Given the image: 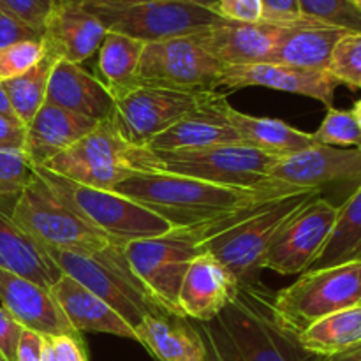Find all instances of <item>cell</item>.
Here are the masks:
<instances>
[{
  "mask_svg": "<svg viewBox=\"0 0 361 361\" xmlns=\"http://www.w3.org/2000/svg\"><path fill=\"white\" fill-rule=\"evenodd\" d=\"M298 190L302 189L275 180L254 187H228L166 171H130L113 187V192L136 201L173 228L214 221Z\"/></svg>",
  "mask_w": 361,
  "mask_h": 361,
  "instance_id": "6da1fadb",
  "label": "cell"
},
{
  "mask_svg": "<svg viewBox=\"0 0 361 361\" xmlns=\"http://www.w3.org/2000/svg\"><path fill=\"white\" fill-rule=\"evenodd\" d=\"M212 361H316L274 314V293L259 282L236 286L228 305L194 324Z\"/></svg>",
  "mask_w": 361,
  "mask_h": 361,
  "instance_id": "7a4b0ae2",
  "label": "cell"
},
{
  "mask_svg": "<svg viewBox=\"0 0 361 361\" xmlns=\"http://www.w3.org/2000/svg\"><path fill=\"white\" fill-rule=\"evenodd\" d=\"M277 161V157L238 143L173 152L133 147L127 162L133 171H166L219 185L254 187L267 182Z\"/></svg>",
  "mask_w": 361,
  "mask_h": 361,
  "instance_id": "3957f363",
  "label": "cell"
},
{
  "mask_svg": "<svg viewBox=\"0 0 361 361\" xmlns=\"http://www.w3.org/2000/svg\"><path fill=\"white\" fill-rule=\"evenodd\" d=\"M317 196H321V190L302 189L277 197L238 224L200 243V254L214 256L231 275L236 286L257 282V274L263 270L264 256L277 233L296 212Z\"/></svg>",
  "mask_w": 361,
  "mask_h": 361,
  "instance_id": "277c9868",
  "label": "cell"
},
{
  "mask_svg": "<svg viewBox=\"0 0 361 361\" xmlns=\"http://www.w3.org/2000/svg\"><path fill=\"white\" fill-rule=\"evenodd\" d=\"M44 250L63 275L73 277L104 300L133 328L147 316L171 314L137 281L123 256V245H113L104 252L90 256L48 247Z\"/></svg>",
  "mask_w": 361,
  "mask_h": 361,
  "instance_id": "5b68a950",
  "label": "cell"
},
{
  "mask_svg": "<svg viewBox=\"0 0 361 361\" xmlns=\"http://www.w3.org/2000/svg\"><path fill=\"white\" fill-rule=\"evenodd\" d=\"M35 173L74 214L118 245L164 235L173 229L168 221L122 194L81 185L41 166H35Z\"/></svg>",
  "mask_w": 361,
  "mask_h": 361,
  "instance_id": "8992f818",
  "label": "cell"
},
{
  "mask_svg": "<svg viewBox=\"0 0 361 361\" xmlns=\"http://www.w3.org/2000/svg\"><path fill=\"white\" fill-rule=\"evenodd\" d=\"M356 305H361V259L307 270L274 293L275 319L296 337L316 321Z\"/></svg>",
  "mask_w": 361,
  "mask_h": 361,
  "instance_id": "52a82bcc",
  "label": "cell"
},
{
  "mask_svg": "<svg viewBox=\"0 0 361 361\" xmlns=\"http://www.w3.org/2000/svg\"><path fill=\"white\" fill-rule=\"evenodd\" d=\"M204 240H208L207 222H201L126 243L123 256L145 289L168 312L182 316L178 309L180 286Z\"/></svg>",
  "mask_w": 361,
  "mask_h": 361,
  "instance_id": "ba28073f",
  "label": "cell"
},
{
  "mask_svg": "<svg viewBox=\"0 0 361 361\" xmlns=\"http://www.w3.org/2000/svg\"><path fill=\"white\" fill-rule=\"evenodd\" d=\"M11 217L39 245L48 249L90 256L118 245L74 214L37 173L34 182L16 197Z\"/></svg>",
  "mask_w": 361,
  "mask_h": 361,
  "instance_id": "9c48e42d",
  "label": "cell"
},
{
  "mask_svg": "<svg viewBox=\"0 0 361 361\" xmlns=\"http://www.w3.org/2000/svg\"><path fill=\"white\" fill-rule=\"evenodd\" d=\"M83 7L101 21L106 32L129 35L143 42L189 37L224 21L214 4L197 0H157L122 7Z\"/></svg>",
  "mask_w": 361,
  "mask_h": 361,
  "instance_id": "30bf717a",
  "label": "cell"
},
{
  "mask_svg": "<svg viewBox=\"0 0 361 361\" xmlns=\"http://www.w3.org/2000/svg\"><path fill=\"white\" fill-rule=\"evenodd\" d=\"M130 148L111 116L97 122L90 133L41 168L81 185L113 190L123 176L133 171L127 162Z\"/></svg>",
  "mask_w": 361,
  "mask_h": 361,
  "instance_id": "8fae6325",
  "label": "cell"
},
{
  "mask_svg": "<svg viewBox=\"0 0 361 361\" xmlns=\"http://www.w3.org/2000/svg\"><path fill=\"white\" fill-rule=\"evenodd\" d=\"M222 63L194 35L145 42L137 66V85L182 92H212L219 87Z\"/></svg>",
  "mask_w": 361,
  "mask_h": 361,
  "instance_id": "7c38bea8",
  "label": "cell"
},
{
  "mask_svg": "<svg viewBox=\"0 0 361 361\" xmlns=\"http://www.w3.org/2000/svg\"><path fill=\"white\" fill-rule=\"evenodd\" d=\"M207 94L140 85L115 99L113 122L130 147H147L155 136L192 113Z\"/></svg>",
  "mask_w": 361,
  "mask_h": 361,
  "instance_id": "4fadbf2b",
  "label": "cell"
},
{
  "mask_svg": "<svg viewBox=\"0 0 361 361\" xmlns=\"http://www.w3.org/2000/svg\"><path fill=\"white\" fill-rule=\"evenodd\" d=\"M338 207L324 197H314L281 228L263 261V270L281 275L303 274L326 243Z\"/></svg>",
  "mask_w": 361,
  "mask_h": 361,
  "instance_id": "5bb4252c",
  "label": "cell"
},
{
  "mask_svg": "<svg viewBox=\"0 0 361 361\" xmlns=\"http://www.w3.org/2000/svg\"><path fill=\"white\" fill-rule=\"evenodd\" d=\"M268 180L298 189H317L334 183H361V148L312 145L275 162Z\"/></svg>",
  "mask_w": 361,
  "mask_h": 361,
  "instance_id": "9a60e30c",
  "label": "cell"
},
{
  "mask_svg": "<svg viewBox=\"0 0 361 361\" xmlns=\"http://www.w3.org/2000/svg\"><path fill=\"white\" fill-rule=\"evenodd\" d=\"M338 81L328 71H309L281 63H249V66H222L219 87L243 88L264 87L298 94L334 108Z\"/></svg>",
  "mask_w": 361,
  "mask_h": 361,
  "instance_id": "2e32d148",
  "label": "cell"
},
{
  "mask_svg": "<svg viewBox=\"0 0 361 361\" xmlns=\"http://www.w3.org/2000/svg\"><path fill=\"white\" fill-rule=\"evenodd\" d=\"M288 28L264 21L242 23L224 20L194 37L222 66H249L268 62Z\"/></svg>",
  "mask_w": 361,
  "mask_h": 361,
  "instance_id": "e0dca14e",
  "label": "cell"
},
{
  "mask_svg": "<svg viewBox=\"0 0 361 361\" xmlns=\"http://www.w3.org/2000/svg\"><path fill=\"white\" fill-rule=\"evenodd\" d=\"M0 303L23 328L44 337H81L67 321L49 289L0 267Z\"/></svg>",
  "mask_w": 361,
  "mask_h": 361,
  "instance_id": "ac0fdd59",
  "label": "cell"
},
{
  "mask_svg": "<svg viewBox=\"0 0 361 361\" xmlns=\"http://www.w3.org/2000/svg\"><path fill=\"white\" fill-rule=\"evenodd\" d=\"M228 99L215 90L208 92L200 106L155 136L147 148L150 150L173 152L194 150V148L219 147V145H238V134L235 133L226 116Z\"/></svg>",
  "mask_w": 361,
  "mask_h": 361,
  "instance_id": "d6986e66",
  "label": "cell"
},
{
  "mask_svg": "<svg viewBox=\"0 0 361 361\" xmlns=\"http://www.w3.org/2000/svg\"><path fill=\"white\" fill-rule=\"evenodd\" d=\"M46 102L76 115L102 122L115 113V97L104 81L97 80L81 63L56 60L48 81Z\"/></svg>",
  "mask_w": 361,
  "mask_h": 361,
  "instance_id": "ffe728a7",
  "label": "cell"
},
{
  "mask_svg": "<svg viewBox=\"0 0 361 361\" xmlns=\"http://www.w3.org/2000/svg\"><path fill=\"white\" fill-rule=\"evenodd\" d=\"M235 289L236 282L214 256L197 254L180 286V314L196 323L214 319L233 298Z\"/></svg>",
  "mask_w": 361,
  "mask_h": 361,
  "instance_id": "44dd1931",
  "label": "cell"
},
{
  "mask_svg": "<svg viewBox=\"0 0 361 361\" xmlns=\"http://www.w3.org/2000/svg\"><path fill=\"white\" fill-rule=\"evenodd\" d=\"M106 28L101 21L73 0H60L44 27L46 49L59 60L81 63L101 48Z\"/></svg>",
  "mask_w": 361,
  "mask_h": 361,
  "instance_id": "7402d4cb",
  "label": "cell"
},
{
  "mask_svg": "<svg viewBox=\"0 0 361 361\" xmlns=\"http://www.w3.org/2000/svg\"><path fill=\"white\" fill-rule=\"evenodd\" d=\"M49 293L78 334L94 331L136 341L134 328L113 307L69 275H62Z\"/></svg>",
  "mask_w": 361,
  "mask_h": 361,
  "instance_id": "603a6c76",
  "label": "cell"
},
{
  "mask_svg": "<svg viewBox=\"0 0 361 361\" xmlns=\"http://www.w3.org/2000/svg\"><path fill=\"white\" fill-rule=\"evenodd\" d=\"M97 126L95 120L44 102L25 126L23 152L34 166H44Z\"/></svg>",
  "mask_w": 361,
  "mask_h": 361,
  "instance_id": "cb8c5ba5",
  "label": "cell"
},
{
  "mask_svg": "<svg viewBox=\"0 0 361 361\" xmlns=\"http://www.w3.org/2000/svg\"><path fill=\"white\" fill-rule=\"evenodd\" d=\"M348 32L345 28L309 18L303 23L288 28L281 42L275 46L268 63L309 71H328L335 46Z\"/></svg>",
  "mask_w": 361,
  "mask_h": 361,
  "instance_id": "d4e9b609",
  "label": "cell"
},
{
  "mask_svg": "<svg viewBox=\"0 0 361 361\" xmlns=\"http://www.w3.org/2000/svg\"><path fill=\"white\" fill-rule=\"evenodd\" d=\"M140 342L157 361H207V348L187 317L159 314L143 317L134 328Z\"/></svg>",
  "mask_w": 361,
  "mask_h": 361,
  "instance_id": "484cf974",
  "label": "cell"
},
{
  "mask_svg": "<svg viewBox=\"0 0 361 361\" xmlns=\"http://www.w3.org/2000/svg\"><path fill=\"white\" fill-rule=\"evenodd\" d=\"M0 267L21 275L41 288L49 289L60 277L62 270L28 233H25L11 214L0 208Z\"/></svg>",
  "mask_w": 361,
  "mask_h": 361,
  "instance_id": "4316f807",
  "label": "cell"
},
{
  "mask_svg": "<svg viewBox=\"0 0 361 361\" xmlns=\"http://www.w3.org/2000/svg\"><path fill=\"white\" fill-rule=\"evenodd\" d=\"M226 116L229 126L238 134L240 143L271 157H288L316 145L312 133L295 129L282 120L247 115L231 104L226 108Z\"/></svg>",
  "mask_w": 361,
  "mask_h": 361,
  "instance_id": "83f0119b",
  "label": "cell"
},
{
  "mask_svg": "<svg viewBox=\"0 0 361 361\" xmlns=\"http://www.w3.org/2000/svg\"><path fill=\"white\" fill-rule=\"evenodd\" d=\"M361 259V183L338 207L337 219L326 243L309 270L337 267Z\"/></svg>",
  "mask_w": 361,
  "mask_h": 361,
  "instance_id": "f1b7e54d",
  "label": "cell"
},
{
  "mask_svg": "<svg viewBox=\"0 0 361 361\" xmlns=\"http://www.w3.org/2000/svg\"><path fill=\"white\" fill-rule=\"evenodd\" d=\"M143 48V41L116 32H106L99 51V71L104 78V85L115 99L140 87L136 73Z\"/></svg>",
  "mask_w": 361,
  "mask_h": 361,
  "instance_id": "f546056e",
  "label": "cell"
},
{
  "mask_svg": "<svg viewBox=\"0 0 361 361\" xmlns=\"http://www.w3.org/2000/svg\"><path fill=\"white\" fill-rule=\"evenodd\" d=\"M305 351L331 356L361 344V305L338 310L316 321L298 335Z\"/></svg>",
  "mask_w": 361,
  "mask_h": 361,
  "instance_id": "4dcf8cb0",
  "label": "cell"
},
{
  "mask_svg": "<svg viewBox=\"0 0 361 361\" xmlns=\"http://www.w3.org/2000/svg\"><path fill=\"white\" fill-rule=\"evenodd\" d=\"M56 60L59 59L46 49V55L42 56V60L37 66H34L30 71L21 74V76L2 81L4 88H6L7 95H9L11 104H13L14 115H16V118L23 126L30 123L35 113L46 102L48 81Z\"/></svg>",
  "mask_w": 361,
  "mask_h": 361,
  "instance_id": "1f68e13d",
  "label": "cell"
},
{
  "mask_svg": "<svg viewBox=\"0 0 361 361\" xmlns=\"http://www.w3.org/2000/svg\"><path fill=\"white\" fill-rule=\"evenodd\" d=\"M328 73L342 85L361 88V32H348L331 53Z\"/></svg>",
  "mask_w": 361,
  "mask_h": 361,
  "instance_id": "d6a6232c",
  "label": "cell"
},
{
  "mask_svg": "<svg viewBox=\"0 0 361 361\" xmlns=\"http://www.w3.org/2000/svg\"><path fill=\"white\" fill-rule=\"evenodd\" d=\"M312 134L316 143L319 145L337 148H361V129L353 113L348 109L328 108L319 129Z\"/></svg>",
  "mask_w": 361,
  "mask_h": 361,
  "instance_id": "836d02e7",
  "label": "cell"
},
{
  "mask_svg": "<svg viewBox=\"0 0 361 361\" xmlns=\"http://www.w3.org/2000/svg\"><path fill=\"white\" fill-rule=\"evenodd\" d=\"M35 180V166L23 150H0V200L18 197Z\"/></svg>",
  "mask_w": 361,
  "mask_h": 361,
  "instance_id": "e575fe53",
  "label": "cell"
},
{
  "mask_svg": "<svg viewBox=\"0 0 361 361\" xmlns=\"http://www.w3.org/2000/svg\"><path fill=\"white\" fill-rule=\"evenodd\" d=\"M298 4L305 16L349 32H361V13L348 0H298Z\"/></svg>",
  "mask_w": 361,
  "mask_h": 361,
  "instance_id": "d590c367",
  "label": "cell"
},
{
  "mask_svg": "<svg viewBox=\"0 0 361 361\" xmlns=\"http://www.w3.org/2000/svg\"><path fill=\"white\" fill-rule=\"evenodd\" d=\"M46 55L44 41H21L0 49V83L21 76Z\"/></svg>",
  "mask_w": 361,
  "mask_h": 361,
  "instance_id": "8d00e7d4",
  "label": "cell"
},
{
  "mask_svg": "<svg viewBox=\"0 0 361 361\" xmlns=\"http://www.w3.org/2000/svg\"><path fill=\"white\" fill-rule=\"evenodd\" d=\"M60 0H0V11L44 34V27Z\"/></svg>",
  "mask_w": 361,
  "mask_h": 361,
  "instance_id": "74e56055",
  "label": "cell"
},
{
  "mask_svg": "<svg viewBox=\"0 0 361 361\" xmlns=\"http://www.w3.org/2000/svg\"><path fill=\"white\" fill-rule=\"evenodd\" d=\"M263 4L264 23L279 25V27H295L309 20L302 14L298 0H261Z\"/></svg>",
  "mask_w": 361,
  "mask_h": 361,
  "instance_id": "f35d334b",
  "label": "cell"
},
{
  "mask_svg": "<svg viewBox=\"0 0 361 361\" xmlns=\"http://www.w3.org/2000/svg\"><path fill=\"white\" fill-rule=\"evenodd\" d=\"M214 6L224 20L242 21V23L263 21L261 0H217V4H214Z\"/></svg>",
  "mask_w": 361,
  "mask_h": 361,
  "instance_id": "ab89813d",
  "label": "cell"
},
{
  "mask_svg": "<svg viewBox=\"0 0 361 361\" xmlns=\"http://www.w3.org/2000/svg\"><path fill=\"white\" fill-rule=\"evenodd\" d=\"M44 34L0 11V49L21 41H42Z\"/></svg>",
  "mask_w": 361,
  "mask_h": 361,
  "instance_id": "60d3db41",
  "label": "cell"
},
{
  "mask_svg": "<svg viewBox=\"0 0 361 361\" xmlns=\"http://www.w3.org/2000/svg\"><path fill=\"white\" fill-rule=\"evenodd\" d=\"M23 326L0 305V356L6 361H16V349Z\"/></svg>",
  "mask_w": 361,
  "mask_h": 361,
  "instance_id": "b9f144b4",
  "label": "cell"
},
{
  "mask_svg": "<svg viewBox=\"0 0 361 361\" xmlns=\"http://www.w3.org/2000/svg\"><path fill=\"white\" fill-rule=\"evenodd\" d=\"M48 342L56 361H88L87 348L81 337L59 335V337H48Z\"/></svg>",
  "mask_w": 361,
  "mask_h": 361,
  "instance_id": "7bdbcfd3",
  "label": "cell"
},
{
  "mask_svg": "<svg viewBox=\"0 0 361 361\" xmlns=\"http://www.w3.org/2000/svg\"><path fill=\"white\" fill-rule=\"evenodd\" d=\"M48 337L23 328L16 349V361H44Z\"/></svg>",
  "mask_w": 361,
  "mask_h": 361,
  "instance_id": "ee69618b",
  "label": "cell"
},
{
  "mask_svg": "<svg viewBox=\"0 0 361 361\" xmlns=\"http://www.w3.org/2000/svg\"><path fill=\"white\" fill-rule=\"evenodd\" d=\"M25 126L0 116V150H23Z\"/></svg>",
  "mask_w": 361,
  "mask_h": 361,
  "instance_id": "f6af8a7d",
  "label": "cell"
},
{
  "mask_svg": "<svg viewBox=\"0 0 361 361\" xmlns=\"http://www.w3.org/2000/svg\"><path fill=\"white\" fill-rule=\"evenodd\" d=\"M81 6H104V7H122V6H136L145 2H157V0H73Z\"/></svg>",
  "mask_w": 361,
  "mask_h": 361,
  "instance_id": "bcb514c9",
  "label": "cell"
},
{
  "mask_svg": "<svg viewBox=\"0 0 361 361\" xmlns=\"http://www.w3.org/2000/svg\"><path fill=\"white\" fill-rule=\"evenodd\" d=\"M316 361H361V344L331 356H319Z\"/></svg>",
  "mask_w": 361,
  "mask_h": 361,
  "instance_id": "7dc6e473",
  "label": "cell"
},
{
  "mask_svg": "<svg viewBox=\"0 0 361 361\" xmlns=\"http://www.w3.org/2000/svg\"><path fill=\"white\" fill-rule=\"evenodd\" d=\"M0 116H4V118L14 120V122H20V120L16 118V115H14L13 104H11L9 95H7L6 88H4L2 83H0ZM21 126H23V123H21Z\"/></svg>",
  "mask_w": 361,
  "mask_h": 361,
  "instance_id": "c3c4849f",
  "label": "cell"
},
{
  "mask_svg": "<svg viewBox=\"0 0 361 361\" xmlns=\"http://www.w3.org/2000/svg\"><path fill=\"white\" fill-rule=\"evenodd\" d=\"M351 113H353V116H355V120H356V123H358V127L361 129V99H360V101L355 102V106H353Z\"/></svg>",
  "mask_w": 361,
  "mask_h": 361,
  "instance_id": "681fc988",
  "label": "cell"
},
{
  "mask_svg": "<svg viewBox=\"0 0 361 361\" xmlns=\"http://www.w3.org/2000/svg\"><path fill=\"white\" fill-rule=\"evenodd\" d=\"M44 361H56V358H55V355H53V351H51V345H49V342H48V348H46V355H44Z\"/></svg>",
  "mask_w": 361,
  "mask_h": 361,
  "instance_id": "f907efd6",
  "label": "cell"
},
{
  "mask_svg": "<svg viewBox=\"0 0 361 361\" xmlns=\"http://www.w3.org/2000/svg\"><path fill=\"white\" fill-rule=\"evenodd\" d=\"M348 2L351 4L353 7H356V9H358L360 13H361V0H348Z\"/></svg>",
  "mask_w": 361,
  "mask_h": 361,
  "instance_id": "816d5d0a",
  "label": "cell"
},
{
  "mask_svg": "<svg viewBox=\"0 0 361 361\" xmlns=\"http://www.w3.org/2000/svg\"><path fill=\"white\" fill-rule=\"evenodd\" d=\"M0 361H6V360H4V358H2V356H0Z\"/></svg>",
  "mask_w": 361,
  "mask_h": 361,
  "instance_id": "f5cc1de1",
  "label": "cell"
}]
</instances>
